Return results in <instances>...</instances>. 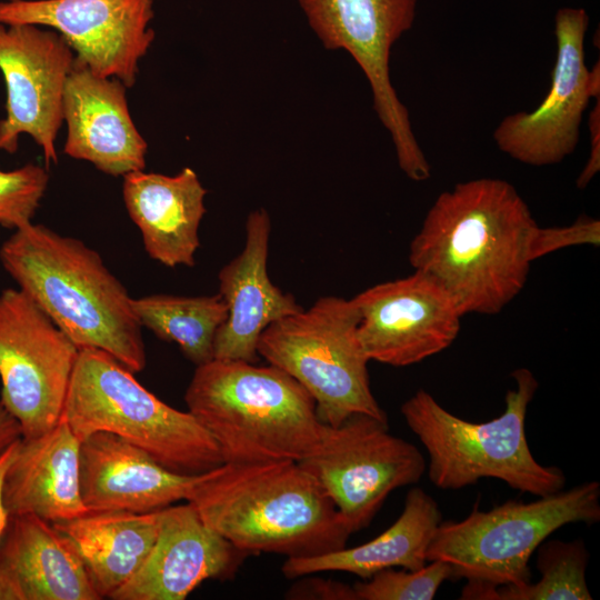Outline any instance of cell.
<instances>
[{
	"label": "cell",
	"instance_id": "cell-1",
	"mask_svg": "<svg viewBox=\"0 0 600 600\" xmlns=\"http://www.w3.org/2000/svg\"><path fill=\"white\" fill-rule=\"evenodd\" d=\"M538 224L506 180L479 178L438 196L410 242L409 261L462 316L497 314L524 288Z\"/></svg>",
	"mask_w": 600,
	"mask_h": 600
},
{
	"label": "cell",
	"instance_id": "cell-2",
	"mask_svg": "<svg viewBox=\"0 0 600 600\" xmlns=\"http://www.w3.org/2000/svg\"><path fill=\"white\" fill-rule=\"evenodd\" d=\"M186 501L249 554L314 557L344 548L352 534L321 483L291 459L223 462L202 473Z\"/></svg>",
	"mask_w": 600,
	"mask_h": 600
},
{
	"label": "cell",
	"instance_id": "cell-3",
	"mask_svg": "<svg viewBox=\"0 0 600 600\" xmlns=\"http://www.w3.org/2000/svg\"><path fill=\"white\" fill-rule=\"evenodd\" d=\"M0 260L19 289L79 348L102 350L133 373L144 369L132 298L96 250L30 222L3 242Z\"/></svg>",
	"mask_w": 600,
	"mask_h": 600
},
{
	"label": "cell",
	"instance_id": "cell-4",
	"mask_svg": "<svg viewBox=\"0 0 600 600\" xmlns=\"http://www.w3.org/2000/svg\"><path fill=\"white\" fill-rule=\"evenodd\" d=\"M184 401L229 463L302 461L319 450L328 429L309 392L270 363L212 359L197 366Z\"/></svg>",
	"mask_w": 600,
	"mask_h": 600
},
{
	"label": "cell",
	"instance_id": "cell-5",
	"mask_svg": "<svg viewBox=\"0 0 600 600\" xmlns=\"http://www.w3.org/2000/svg\"><path fill=\"white\" fill-rule=\"evenodd\" d=\"M511 377L516 386L506 393L504 411L487 422L452 414L423 389L402 403L401 414L426 448L428 476L439 489H462L482 478L536 497L563 489L562 470L540 464L527 441L526 416L538 380L527 368L512 371Z\"/></svg>",
	"mask_w": 600,
	"mask_h": 600
},
{
	"label": "cell",
	"instance_id": "cell-6",
	"mask_svg": "<svg viewBox=\"0 0 600 600\" xmlns=\"http://www.w3.org/2000/svg\"><path fill=\"white\" fill-rule=\"evenodd\" d=\"M62 418L80 441L110 432L177 473L201 474L223 463L214 438L190 411L160 400L96 348H79Z\"/></svg>",
	"mask_w": 600,
	"mask_h": 600
},
{
	"label": "cell",
	"instance_id": "cell-7",
	"mask_svg": "<svg viewBox=\"0 0 600 600\" xmlns=\"http://www.w3.org/2000/svg\"><path fill=\"white\" fill-rule=\"evenodd\" d=\"M600 520V484L584 482L531 502L477 507L461 521L440 522L427 561L447 562L452 579H466L460 599L491 600L497 587L530 582L529 560L556 530Z\"/></svg>",
	"mask_w": 600,
	"mask_h": 600
},
{
	"label": "cell",
	"instance_id": "cell-8",
	"mask_svg": "<svg viewBox=\"0 0 600 600\" xmlns=\"http://www.w3.org/2000/svg\"><path fill=\"white\" fill-rule=\"evenodd\" d=\"M352 301L328 296L286 316L261 333L257 351L297 380L312 397L321 422L337 427L356 413L388 423L369 380Z\"/></svg>",
	"mask_w": 600,
	"mask_h": 600
},
{
	"label": "cell",
	"instance_id": "cell-9",
	"mask_svg": "<svg viewBox=\"0 0 600 600\" xmlns=\"http://www.w3.org/2000/svg\"><path fill=\"white\" fill-rule=\"evenodd\" d=\"M299 4L323 47L347 51L363 71L399 168L412 181L428 180L430 164L392 86L389 63L393 44L412 27L417 0H299Z\"/></svg>",
	"mask_w": 600,
	"mask_h": 600
},
{
	"label": "cell",
	"instance_id": "cell-10",
	"mask_svg": "<svg viewBox=\"0 0 600 600\" xmlns=\"http://www.w3.org/2000/svg\"><path fill=\"white\" fill-rule=\"evenodd\" d=\"M79 347L21 289L0 293V401L22 438L62 418Z\"/></svg>",
	"mask_w": 600,
	"mask_h": 600
},
{
	"label": "cell",
	"instance_id": "cell-11",
	"mask_svg": "<svg viewBox=\"0 0 600 600\" xmlns=\"http://www.w3.org/2000/svg\"><path fill=\"white\" fill-rule=\"evenodd\" d=\"M299 463L321 483L352 533L369 526L393 490L417 483L427 468L416 446L364 413L328 426L319 450Z\"/></svg>",
	"mask_w": 600,
	"mask_h": 600
},
{
	"label": "cell",
	"instance_id": "cell-12",
	"mask_svg": "<svg viewBox=\"0 0 600 600\" xmlns=\"http://www.w3.org/2000/svg\"><path fill=\"white\" fill-rule=\"evenodd\" d=\"M587 12L563 8L556 14L557 56L550 89L531 112L506 117L493 132L500 151L532 167L561 162L577 148L582 116L600 94L599 62L586 64Z\"/></svg>",
	"mask_w": 600,
	"mask_h": 600
},
{
	"label": "cell",
	"instance_id": "cell-13",
	"mask_svg": "<svg viewBox=\"0 0 600 600\" xmlns=\"http://www.w3.org/2000/svg\"><path fill=\"white\" fill-rule=\"evenodd\" d=\"M153 0H7L0 23L56 30L76 60L93 73L136 83L139 62L154 40Z\"/></svg>",
	"mask_w": 600,
	"mask_h": 600
},
{
	"label": "cell",
	"instance_id": "cell-14",
	"mask_svg": "<svg viewBox=\"0 0 600 600\" xmlns=\"http://www.w3.org/2000/svg\"><path fill=\"white\" fill-rule=\"evenodd\" d=\"M74 52L56 30L0 23V71L7 99L0 120V150L14 153L19 137L42 149L46 168L58 162L56 138L63 123L66 82Z\"/></svg>",
	"mask_w": 600,
	"mask_h": 600
},
{
	"label": "cell",
	"instance_id": "cell-15",
	"mask_svg": "<svg viewBox=\"0 0 600 600\" xmlns=\"http://www.w3.org/2000/svg\"><path fill=\"white\" fill-rule=\"evenodd\" d=\"M352 301L366 356L392 367L419 363L446 350L458 337L463 317L436 281L416 270L366 289Z\"/></svg>",
	"mask_w": 600,
	"mask_h": 600
},
{
	"label": "cell",
	"instance_id": "cell-16",
	"mask_svg": "<svg viewBox=\"0 0 600 600\" xmlns=\"http://www.w3.org/2000/svg\"><path fill=\"white\" fill-rule=\"evenodd\" d=\"M250 554L208 527L192 504L159 511L154 544L113 600H184L206 580L234 578Z\"/></svg>",
	"mask_w": 600,
	"mask_h": 600
},
{
	"label": "cell",
	"instance_id": "cell-17",
	"mask_svg": "<svg viewBox=\"0 0 600 600\" xmlns=\"http://www.w3.org/2000/svg\"><path fill=\"white\" fill-rule=\"evenodd\" d=\"M126 89L74 59L63 97L66 154L113 177L144 170L148 144L132 121Z\"/></svg>",
	"mask_w": 600,
	"mask_h": 600
},
{
	"label": "cell",
	"instance_id": "cell-18",
	"mask_svg": "<svg viewBox=\"0 0 600 600\" xmlns=\"http://www.w3.org/2000/svg\"><path fill=\"white\" fill-rule=\"evenodd\" d=\"M271 221L264 209L246 220L242 251L218 273L219 293L228 317L214 339V358L257 363L258 340L267 327L303 309L294 297L276 287L268 274Z\"/></svg>",
	"mask_w": 600,
	"mask_h": 600
},
{
	"label": "cell",
	"instance_id": "cell-19",
	"mask_svg": "<svg viewBox=\"0 0 600 600\" xmlns=\"http://www.w3.org/2000/svg\"><path fill=\"white\" fill-rule=\"evenodd\" d=\"M201 476L173 472L110 432L80 443V490L89 512L158 511L186 500Z\"/></svg>",
	"mask_w": 600,
	"mask_h": 600
},
{
	"label": "cell",
	"instance_id": "cell-20",
	"mask_svg": "<svg viewBox=\"0 0 600 600\" xmlns=\"http://www.w3.org/2000/svg\"><path fill=\"white\" fill-rule=\"evenodd\" d=\"M80 443L63 418L40 436L20 438L3 481L9 516L57 522L89 512L80 490Z\"/></svg>",
	"mask_w": 600,
	"mask_h": 600
},
{
	"label": "cell",
	"instance_id": "cell-21",
	"mask_svg": "<svg viewBox=\"0 0 600 600\" xmlns=\"http://www.w3.org/2000/svg\"><path fill=\"white\" fill-rule=\"evenodd\" d=\"M122 194L149 257L170 268L193 267L207 194L194 170L183 168L176 176L127 173Z\"/></svg>",
	"mask_w": 600,
	"mask_h": 600
},
{
	"label": "cell",
	"instance_id": "cell-22",
	"mask_svg": "<svg viewBox=\"0 0 600 600\" xmlns=\"http://www.w3.org/2000/svg\"><path fill=\"white\" fill-rule=\"evenodd\" d=\"M0 574L21 600H100L72 543L34 514L10 516L0 542Z\"/></svg>",
	"mask_w": 600,
	"mask_h": 600
},
{
	"label": "cell",
	"instance_id": "cell-23",
	"mask_svg": "<svg viewBox=\"0 0 600 600\" xmlns=\"http://www.w3.org/2000/svg\"><path fill=\"white\" fill-rule=\"evenodd\" d=\"M440 522L438 503L416 487L408 491L399 518L374 539L320 556L287 558L281 572L287 579H296L324 571H343L367 580L388 568L418 570L428 562L427 551Z\"/></svg>",
	"mask_w": 600,
	"mask_h": 600
},
{
	"label": "cell",
	"instance_id": "cell-24",
	"mask_svg": "<svg viewBox=\"0 0 600 600\" xmlns=\"http://www.w3.org/2000/svg\"><path fill=\"white\" fill-rule=\"evenodd\" d=\"M159 511L88 512L51 522L74 547L99 596H111L141 568L159 529Z\"/></svg>",
	"mask_w": 600,
	"mask_h": 600
},
{
	"label": "cell",
	"instance_id": "cell-25",
	"mask_svg": "<svg viewBox=\"0 0 600 600\" xmlns=\"http://www.w3.org/2000/svg\"><path fill=\"white\" fill-rule=\"evenodd\" d=\"M141 327L158 338L176 342L183 356L197 366L214 358V339L228 317L220 293L203 297L153 294L131 299Z\"/></svg>",
	"mask_w": 600,
	"mask_h": 600
},
{
	"label": "cell",
	"instance_id": "cell-26",
	"mask_svg": "<svg viewBox=\"0 0 600 600\" xmlns=\"http://www.w3.org/2000/svg\"><path fill=\"white\" fill-rule=\"evenodd\" d=\"M534 583L497 587L491 600H591L586 581L589 553L582 540L543 541L538 548Z\"/></svg>",
	"mask_w": 600,
	"mask_h": 600
},
{
	"label": "cell",
	"instance_id": "cell-27",
	"mask_svg": "<svg viewBox=\"0 0 600 600\" xmlns=\"http://www.w3.org/2000/svg\"><path fill=\"white\" fill-rule=\"evenodd\" d=\"M451 567L443 561L427 562L418 570L388 568L353 584L357 600H431L446 581Z\"/></svg>",
	"mask_w": 600,
	"mask_h": 600
},
{
	"label": "cell",
	"instance_id": "cell-28",
	"mask_svg": "<svg viewBox=\"0 0 600 600\" xmlns=\"http://www.w3.org/2000/svg\"><path fill=\"white\" fill-rule=\"evenodd\" d=\"M48 182V169L34 163L0 169V227L16 230L32 222Z\"/></svg>",
	"mask_w": 600,
	"mask_h": 600
},
{
	"label": "cell",
	"instance_id": "cell-29",
	"mask_svg": "<svg viewBox=\"0 0 600 600\" xmlns=\"http://www.w3.org/2000/svg\"><path fill=\"white\" fill-rule=\"evenodd\" d=\"M600 221L580 217L567 227L540 228L533 232L530 244L531 260L534 261L557 250L581 244L599 246Z\"/></svg>",
	"mask_w": 600,
	"mask_h": 600
},
{
	"label": "cell",
	"instance_id": "cell-30",
	"mask_svg": "<svg viewBox=\"0 0 600 600\" xmlns=\"http://www.w3.org/2000/svg\"><path fill=\"white\" fill-rule=\"evenodd\" d=\"M284 594L291 600H357L353 586L332 579L310 577L298 578Z\"/></svg>",
	"mask_w": 600,
	"mask_h": 600
},
{
	"label": "cell",
	"instance_id": "cell-31",
	"mask_svg": "<svg viewBox=\"0 0 600 600\" xmlns=\"http://www.w3.org/2000/svg\"><path fill=\"white\" fill-rule=\"evenodd\" d=\"M589 128H590V157L581 171L579 178L577 179V187L580 189L586 188L591 179L596 176L600 168V148H599V137H600V99L597 98V104L592 109L589 116Z\"/></svg>",
	"mask_w": 600,
	"mask_h": 600
},
{
	"label": "cell",
	"instance_id": "cell-32",
	"mask_svg": "<svg viewBox=\"0 0 600 600\" xmlns=\"http://www.w3.org/2000/svg\"><path fill=\"white\" fill-rule=\"evenodd\" d=\"M22 437L18 421L0 401V456Z\"/></svg>",
	"mask_w": 600,
	"mask_h": 600
},
{
	"label": "cell",
	"instance_id": "cell-33",
	"mask_svg": "<svg viewBox=\"0 0 600 600\" xmlns=\"http://www.w3.org/2000/svg\"><path fill=\"white\" fill-rule=\"evenodd\" d=\"M20 440V439H19ZM13 442L9 448L6 449V451L0 456V542L2 540V537L6 532L8 522H9V513L6 509L4 501H3V481L7 473V470L14 457L18 442Z\"/></svg>",
	"mask_w": 600,
	"mask_h": 600
},
{
	"label": "cell",
	"instance_id": "cell-34",
	"mask_svg": "<svg viewBox=\"0 0 600 600\" xmlns=\"http://www.w3.org/2000/svg\"><path fill=\"white\" fill-rule=\"evenodd\" d=\"M0 600H21L14 586L0 574Z\"/></svg>",
	"mask_w": 600,
	"mask_h": 600
}]
</instances>
